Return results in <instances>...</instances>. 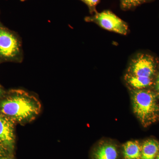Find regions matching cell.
Masks as SVG:
<instances>
[{"label":"cell","instance_id":"obj_17","mask_svg":"<svg viewBox=\"0 0 159 159\" xmlns=\"http://www.w3.org/2000/svg\"><path fill=\"white\" fill-rule=\"evenodd\" d=\"M157 159H159V153L157 155Z\"/></svg>","mask_w":159,"mask_h":159},{"label":"cell","instance_id":"obj_12","mask_svg":"<svg viewBox=\"0 0 159 159\" xmlns=\"http://www.w3.org/2000/svg\"><path fill=\"white\" fill-rule=\"evenodd\" d=\"M85 3L89 9L90 11L92 13H95L97 12L96 7L99 3V0H81Z\"/></svg>","mask_w":159,"mask_h":159},{"label":"cell","instance_id":"obj_4","mask_svg":"<svg viewBox=\"0 0 159 159\" xmlns=\"http://www.w3.org/2000/svg\"><path fill=\"white\" fill-rule=\"evenodd\" d=\"M85 20L86 21L96 23L107 31L123 35L128 33V27L126 23L109 10L100 12L97 11L92 16L86 17Z\"/></svg>","mask_w":159,"mask_h":159},{"label":"cell","instance_id":"obj_5","mask_svg":"<svg viewBox=\"0 0 159 159\" xmlns=\"http://www.w3.org/2000/svg\"><path fill=\"white\" fill-rule=\"evenodd\" d=\"M156 71L155 63L151 56L140 54L132 60L127 74L137 77L152 78Z\"/></svg>","mask_w":159,"mask_h":159},{"label":"cell","instance_id":"obj_1","mask_svg":"<svg viewBox=\"0 0 159 159\" xmlns=\"http://www.w3.org/2000/svg\"><path fill=\"white\" fill-rule=\"evenodd\" d=\"M41 110V104L34 95L23 90H16L0 102L1 113L14 122L29 123L36 119Z\"/></svg>","mask_w":159,"mask_h":159},{"label":"cell","instance_id":"obj_15","mask_svg":"<svg viewBox=\"0 0 159 159\" xmlns=\"http://www.w3.org/2000/svg\"><path fill=\"white\" fill-rule=\"evenodd\" d=\"M3 93H4V92H3L2 89L0 86V98L2 96Z\"/></svg>","mask_w":159,"mask_h":159},{"label":"cell","instance_id":"obj_2","mask_svg":"<svg viewBox=\"0 0 159 159\" xmlns=\"http://www.w3.org/2000/svg\"><path fill=\"white\" fill-rule=\"evenodd\" d=\"M134 112L144 126H148L159 119V105L157 96L148 90L134 89L132 93Z\"/></svg>","mask_w":159,"mask_h":159},{"label":"cell","instance_id":"obj_6","mask_svg":"<svg viewBox=\"0 0 159 159\" xmlns=\"http://www.w3.org/2000/svg\"><path fill=\"white\" fill-rule=\"evenodd\" d=\"M15 139L14 122L0 113V143L11 150L14 147Z\"/></svg>","mask_w":159,"mask_h":159},{"label":"cell","instance_id":"obj_7","mask_svg":"<svg viewBox=\"0 0 159 159\" xmlns=\"http://www.w3.org/2000/svg\"><path fill=\"white\" fill-rule=\"evenodd\" d=\"M159 152V142L154 139L146 140L142 146L140 159H155Z\"/></svg>","mask_w":159,"mask_h":159},{"label":"cell","instance_id":"obj_10","mask_svg":"<svg viewBox=\"0 0 159 159\" xmlns=\"http://www.w3.org/2000/svg\"><path fill=\"white\" fill-rule=\"evenodd\" d=\"M125 79L128 84L134 89H143L152 84L151 77H140L126 74Z\"/></svg>","mask_w":159,"mask_h":159},{"label":"cell","instance_id":"obj_9","mask_svg":"<svg viewBox=\"0 0 159 159\" xmlns=\"http://www.w3.org/2000/svg\"><path fill=\"white\" fill-rule=\"evenodd\" d=\"M142 146L137 141L126 142L123 147V155L125 159H140Z\"/></svg>","mask_w":159,"mask_h":159},{"label":"cell","instance_id":"obj_16","mask_svg":"<svg viewBox=\"0 0 159 159\" xmlns=\"http://www.w3.org/2000/svg\"><path fill=\"white\" fill-rule=\"evenodd\" d=\"M0 159H13L11 158L10 157H8V156H7L3 157L1 158Z\"/></svg>","mask_w":159,"mask_h":159},{"label":"cell","instance_id":"obj_11","mask_svg":"<svg viewBox=\"0 0 159 159\" xmlns=\"http://www.w3.org/2000/svg\"><path fill=\"white\" fill-rule=\"evenodd\" d=\"M121 8L123 10H129L141 4L151 0H120Z\"/></svg>","mask_w":159,"mask_h":159},{"label":"cell","instance_id":"obj_14","mask_svg":"<svg viewBox=\"0 0 159 159\" xmlns=\"http://www.w3.org/2000/svg\"><path fill=\"white\" fill-rule=\"evenodd\" d=\"M156 89L157 93L158 95L159 96V74L157 77L156 79Z\"/></svg>","mask_w":159,"mask_h":159},{"label":"cell","instance_id":"obj_3","mask_svg":"<svg viewBox=\"0 0 159 159\" xmlns=\"http://www.w3.org/2000/svg\"><path fill=\"white\" fill-rule=\"evenodd\" d=\"M21 43L16 35L0 26V57L6 60L22 59Z\"/></svg>","mask_w":159,"mask_h":159},{"label":"cell","instance_id":"obj_13","mask_svg":"<svg viewBox=\"0 0 159 159\" xmlns=\"http://www.w3.org/2000/svg\"><path fill=\"white\" fill-rule=\"evenodd\" d=\"M9 149L5 145L0 143V158L3 157L7 156Z\"/></svg>","mask_w":159,"mask_h":159},{"label":"cell","instance_id":"obj_8","mask_svg":"<svg viewBox=\"0 0 159 159\" xmlns=\"http://www.w3.org/2000/svg\"><path fill=\"white\" fill-rule=\"evenodd\" d=\"M118 152L114 145L105 144L99 146L94 153L95 159H117Z\"/></svg>","mask_w":159,"mask_h":159}]
</instances>
